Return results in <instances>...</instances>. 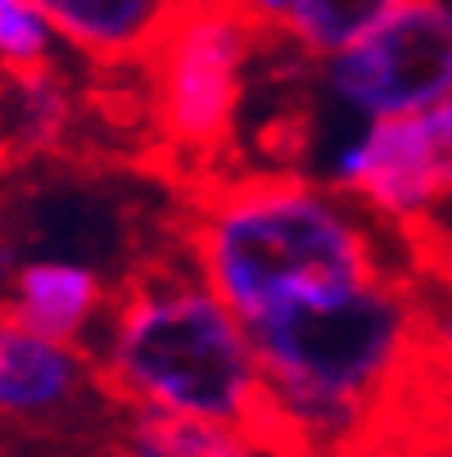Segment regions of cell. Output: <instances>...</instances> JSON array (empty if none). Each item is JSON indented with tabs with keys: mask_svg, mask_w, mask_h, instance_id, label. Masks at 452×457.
Here are the masks:
<instances>
[{
	"mask_svg": "<svg viewBox=\"0 0 452 457\" xmlns=\"http://www.w3.org/2000/svg\"><path fill=\"white\" fill-rule=\"evenodd\" d=\"M190 253L244 336L390 277L371 213L344 190L303 177L222 186L195 218Z\"/></svg>",
	"mask_w": 452,
	"mask_h": 457,
	"instance_id": "1",
	"label": "cell"
},
{
	"mask_svg": "<svg viewBox=\"0 0 452 457\" xmlns=\"http://www.w3.org/2000/svg\"><path fill=\"white\" fill-rule=\"evenodd\" d=\"M104 380L136 412L263 426L249 336L195 263L159 268L127 286L104 331Z\"/></svg>",
	"mask_w": 452,
	"mask_h": 457,
	"instance_id": "2",
	"label": "cell"
},
{
	"mask_svg": "<svg viewBox=\"0 0 452 457\" xmlns=\"http://www.w3.org/2000/svg\"><path fill=\"white\" fill-rule=\"evenodd\" d=\"M416 321L421 312L403 286L380 277L340 303L249 331L263 385V426H281L312 444L357 430L399 380L416 345Z\"/></svg>",
	"mask_w": 452,
	"mask_h": 457,
	"instance_id": "3",
	"label": "cell"
},
{
	"mask_svg": "<svg viewBox=\"0 0 452 457\" xmlns=\"http://www.w3.org/2000/svg\"><path fill=\"white\" fill-rule=\"evenodd\" d=\"M253 41L258 23L240 5H200V0H190L172 32L159 41L150 54L154 113L177 150L209 154L231 137Z\"/></svg>",
	"mask_w": 452,
	"mask_h": 457,
	"instance_id": "4",
	"label": "cell"
},
{
	"mask_svg": "<svg viewBox=\"0 0 452 457\" xmlns=\"http://www.w3.org/2000/svg\"><path fill=\"white\" fill-rule=\"evenodd\" d=\"M321 91L349 118H407L452 96V5L403 0L366 37L321 59Z\"/></svg>",
	"mask_w": 452,
	"mask_h": 457,
	"instance_id": "5",
	"label": "cell"
},
{
	"mask_svg": "<svg viewBox=\"0 0 452 457\" xmlns=\"http://www.w3.org/2000/svg\"><path fill=\"white\" fill-rule=\"evenodd\" d=\"M331 186L384 222H416L443 204L434 145L421 113L362 122V132L340 141L331 154Z\"/></svg>",
	"mask_w": 452,
	"mask_h": 457,
	"instance_id": "6",
	"label": "cell"
},
{
	"mask_svg": "<svg viewBox=\"0 0 452 457\" xmlns=\"http://www.w3.org/2000/svg\"><path fill=\"white\" fill-rule=\"evenodd\" d=\"M54 41L95 63L150 59L190 0H28Z\"/></svg>",
	"mask_w": 452,
	"mask_h": 457,
	"instance_id": "7",
	"label": "cell"
},
{
	"mask_svg": "<svg viewBox=\"0 0 452 457\" xmlns=\"http://www.w3.org/2000/svg\"><path fill=\"white\" fill-rule=\"evenodd\" d=\"M86 389V362L73 345L50 340L0 312V417L50 421Z\"/></svg>",
	"mask_w": 452,
	"mask_h": 457,
	"instance_id": "8",
	"label": "cell"
},
{
	"mask_svg": "<svg viewBox=\"0 0 452 457\" xmlns=\"http://www.w3.org/2000/svg\"><path fill=\"white\" fill-rule=\"evenodd\" d=\"M5 299V312L23 326L50 340L78 345L104 312V281L73 258H32V263L14 268Z\"/></svg>",
	"mask_w": 452,
	"mask_h": 457,
	"instance_id": "9",
	"label": "cell"
},
{
	"mask_svg": "<svg viewBox=\"0 0 452 457\" xmlns=\"http://www.w3.org/2000/svg\"><path fill=\"white\" fill-rule=\"evenodd\" d=\"M399 5L403 0H240L258 28H281L312 59L340 54Z\"/></svg>",
	"mask_w": 452,
	"mask_h": 457,
	"instance_id": "10",
	"label": "cell"
},
{
	"mask_svg": "<svg viewBox=\"0 0 452 457\" xmlns=\"http://www.w3.org/2000/svg\"><path fill=\"white\" fill-rule=\"evenodd\" d=\"M122 457H267V448L244 426L132 408V421L122 430Z\"/></svg>",
	"mask_w": 452,
	"mask_h": 457,
	"instance_id": "11",
	"label": "cell"
},
{
	"mask_svg": "<svg viewBox=\"0 0 452 457\" xmlns=\"http://www.w3.org/2000/svg\"><path fill=\"white\" fill-rule=\"evenodd\" d=\"M54 32L28 0H0V69L37 73L50 63Z\"/></svg>",
	"mask_w": 452,
	"mask_h": 457,
	"instance_id": "12",
	"label": "cell"
},
{
	"mask_svg": "<svg viewBox=\"0 0 452 457\" xmlns=\"http://www.w3.org/2000/svg\"><path fill=\"white\" fill-rule=\"evenodd\" d=\"M19 87H23V109H28V127L37 132H50V127H59L63 118V91L45 78V69L37 73H19Z\"/></svg>",
	"mask_w": 452,
	"mask_h": 457,
	"instance_id": "13",
	"label": "cell"
},
{
	"mask_svg": "<svg viewBox=\"0 0 452 457\" xmlns=\"http://www.w3.org/2000/svg\"><path fill=\"white\" fill-rule=\"evenodd\" d=\"M421 122H425V137L434 145V168H439L443 200H452V96H443L439 104H430L421 113Z\"/></svg>",
	"mask_w": 452,
	"mask_h": 457,
	"instance_id": "14",
	"label": "cell"
},
{
	"mask_svg": "<svg viewBox=\"0 0 452 457\" xmlns=\"http://www.w3.org/2000/svg\"><path fill=\"white\" fill-rule=\"evenodd\" d=\"M425 331H430V349L452 367V295L439 299V303L425 312Z\"/></svg>",
	"mask_w": 452,
	"mask_h": 457,
	"instance_id": "15",
	"label": "cell"
},
{
	"mask_svg": "<svg viewBox=\"0 0 452 457\" xmlns=\"http://www.w3.org/2000/svg\"><path fill=\"white\" fill-rule=\"evenodd\" d=\"M10 277H14V263H10V253H5V249H0V295H5V290H10Z\"/></svg>",
	"mask_w": 452,
	"mask_h": 457,
	"instance_id": "16",
	"label": "cell"
},
{
	"mask_svg": "<svg viewBox=\"0 0 452 457\" xmlns=\"http://www.w3.org/2000/svg\"><path fill=\"white\" fill-rule=\"evenodd\" d=\"M200 5H240V0H200Z\"/></svg>",
	"mask_w": 452,
	"mask_h": 457,
	"instance_id": "17",
	"label": "cell"
}]
</instances>
